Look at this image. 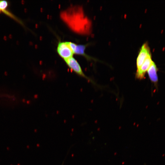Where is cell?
<instances>
[{"label": "cell", "mask_w": 165, "mask_h": 165, "mask_svg": "<svg viewBox=\"0 0 165 165\" xmlns=\"http://www.w3.org/2000/svg\"><path fill=\"white\" fill-rule=\"evenodd\" d=\"M57 51L59 56L64 60L73 57L74 54L70 46L69 42H59L57 46Z\"/></svg>", "instance_id": "cell-1"}, {"label": "cell", "mask_w": 165, "mask_h": 165, "mask_svg": "<svg viewBox=\"0 0 165 165\" xmlns=\"http://www.w3.org/2000/svg\"><path fill=\"white\" fill-rule=\"evenodd\" d=\"M64 61L68 67L77 74L92 82V81L84 73L79 64L73 57Z\"/></svg>", "instance_id": "cell-2"}, {"label": "cell", "mask_w": 165, "mask_h": 165, "mask_svg": "<svg viewBox=\"0 0 165 165\" xmlns=\"http://www.w3.org/2000/svg\"><path fill=\"white\" fill-rule=\"evenodd\" d=\"M151 54L150 49L147 42L143 44L141 48L136 59L137 69H138L149 55Z\"/></svg>", "instance_id": "cell-3"}, {"label": "cell", "mask_w": 165, "mask_h": 165, "mask_svg": "<svg viewBox=\"0 0 165 165\" xmlns=\"http://www.w3.org/2000/svg\"><path fill=\"white\" fill-rule=\"evenodd\" d=\"M152 62L151 54H150L147 57L140 68L137 69L136 73V78L141 80L145 78V74Z\"/></svg>", "instance_id": "cell-4"}, {"label": "cell", "mask_w": 165, "mask_h": 165, "mask_svg": "<svg viewBox=\"0 0 165 165\" xmlns=\"http://www.w3.org/2000/svg\"><path fill=\"white\" fill-rule=\"evenodd\" d=\"M69 44L74 54L82 55L88 60L91 59L95 60V58L87 55L85 52V50L86 47L88 45V44L85 45L77 44L74 43L69 42Z\"/></svg>", "instance_id": "cell-5"}, {"label": "cell", "mask_w": 165, "mask_h": 165, "mask_svg": "<svg viewBox=\"0 0 165 165\" xmlns=\"http://www.w3.org/2000/svg\"><path fill=\"white\" fill-rule=\"evenodd\" d=\"M157 68L153 61L148 69L147 72L149 78L152 82L156 84L158 81L157 75Z\"/></svg>", "instance_id": "cell-6"}, {"label": "cell", "mask_w": 165, "mask_h": 165, "mask_svg": "<svg viewBox=\"0 0 165 165\" xmlns=\"http://www.w3.org/2000/svg\"><path fill=\"white\" fill-rule=\"evenodd\" d=\"M8 6L7 2L5 1H0V10H4Z\"/></svg>", "instance_id": "cell-7"}]
</instances>
